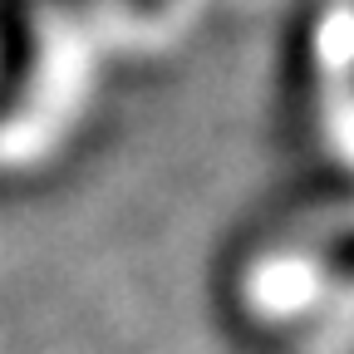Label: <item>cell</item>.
Here are the masks:
<instances>
[{"instance_id":"1","label":"cell","mask_w":354,"mask_h":354,"mask_svg":"<svg viewBox=\"0 0 354 354\" xmlns=\"http://www.w3.org/2000/svg\"><path fill=\"white\" fill-rule=\"evenodd\" d=\"M25 64H30V25H25L20 0H6L0 6V74L20 79Z\"/></svg>"}]
</instances>
